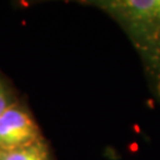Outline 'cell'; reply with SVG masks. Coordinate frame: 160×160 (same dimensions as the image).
I'll list each match as a JSON object with an SVG mask.
<instances>
[{
  "label": "cell",
  "instance_id": "5b68a950",
  "mask_svg": "<svg viewBox=\"0 0 160 160\" xmlns=\"http://www.w3.org/2000/svg\"><path fill=\"white\" fill-rule=\"evenodd\" d=\"M1 154H2V152H1V151H0V159H1Z\"/></svg>",
  "mask_w": 160,
  "mask_h": 160
},
{
  "label": "cell",
  "instance_id": "6da1fadb",
  "mask_svg": "<svg viewBox=\"0 0 160 160\" xmlns=\"http://www.w3.org/2000/svg\"><path fill=\"white\" fill-rule=\"evenodd\" d=\"M125 30L160 94V0L96 1Z\"/></svg>",
  "mask_w": 160,
  "mask_h": 160
},
{
  "label": "cell",
  "instance_id": "3957f363",
  "mask_svg": "<svg viewBox=\"0 0 160 160\" xmlns=\"http://www.w3.org/2000/svg\"><path fill=\"white\" fill-rule=\"evenodd\" d=\"M0 160H52L50 149L44 139L22 148L2 152Z\"/></svg>",
  "mask_w": 160,
  "mask_h": 160
},
{
  "label": "cell",
  "instance_id": "7a4b0ae2",
  "mask_svg": "<svg viewBox=\"0 0 160 160\" xmlns=\"http://www.w3.org/2000/svg\"><path fill=\"white\" fill-rule=\"evenodd\" d=\"M43 138L30 109L20 101L11 104L0 116V151L8 152L29 146Z\"/></svg>",
  "mask_w": 160,
  "mask_h": 160
},
{
  "label": "cell",
  "instance_id": "277c9868",
  "mask_svg": "<svg viewBox=\"0 0 160 160\" xmlns=\"http://www.w3.org/2000/svg\"><path fill=\"white\" fill-rule=\"evenodd\" d=\"M16 97L10 86L0 76V116L11 104L16 102Z\"/></svg>",
  "mask_w": 160,
  "mask_h": 160
}]
</instances>
